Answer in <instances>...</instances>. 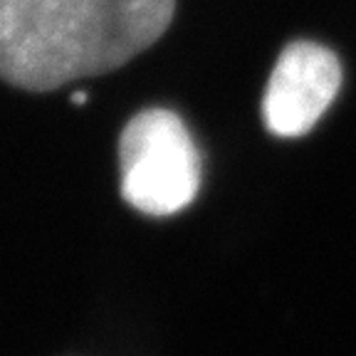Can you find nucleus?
I'll use <instances>...</instances> for the list:
<instances>
[{
    "mask_svg": "<svg viewBox=\"0 0 356 356\" xmlns=\"http://www.w3.org/2000/svg\"><path fill=\"white\" fill-rule=\"evenodd\" d=\"M176 0H0V79L52 92L119 70L168 30Z\"/></svg>",
    "mask_w": 356,
    "mask_h": 356,
    "instance_id": "1",
    "label": "nucleus"
},
{
    "mask_svg": "<svg viewBox=\"0 0 356 356\" xmlns=\"http://www.w3.org/2000/svg\"><path fill=\"white\" fill-rule=\"evenodd\" d=\"M122 195L129 206L166 218L191 206L200 188V156L184 119L168 109H144L119 139Z\"/></svg>",
    "mask_w": 356,
    "mask_h": 356,
    "instance_id": "2",
    "label": "nucleus"
},
{
    "mask_svg": "<svg viewBox=\"0 0 356 356\" xmlns=\"http://www.w3.org/2000/svg\"><path fill=\"white\" fill-rule=\"evenodd\" d=\"M84 99H87V95H82V92H79V95H74V97H72V102H74V104H84Z\"/></svg>",
    "mask_w": 356,
    "mask_h": 356,
    "instance_id": "4",
    "label": "nucleus"
},
{
    "mask_svg": "<svg viewBox=\"0 0 356 356\" xmlns=\"http://www.w3.org/2000/svg\"><path fill=\"white\" fill-rule=\"evenodd\" d=\"M341 87V65L317 42H292L280 55L262 99V119L275 136L297 139L329 109Z\"/></svg>",
    "mask_w": 356,
    "mask_h": 356,
    "instance_id": "3",
    "label": "nucleus"
}]
</instances>
